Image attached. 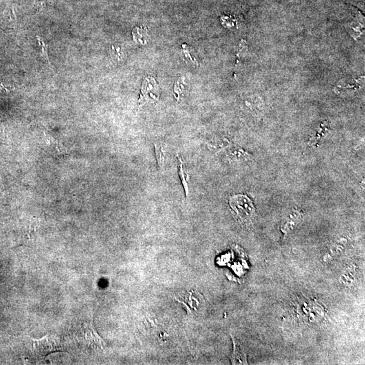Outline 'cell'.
Segmentation results:
<instances>
[{"mask_svg": "<svg viewBox=\"0 0 365 365\" xmlns=\"http://www.w3.org/2000/svg\"><path fill=\"white\" fill-rule=\"evenodd\" d=\"M229 206L233 216L241 223H248L255 216V208L253 201L244 195L231 197Z\"/></svg>", "mask_w": 365, "mask_h": 365, "instance_id": "1", "label": "cell"}, {"mask_svg": "<svg viewBox=\"0 0 365 365\" xmlns=\"http://www.w3.org/2000/svg\"><path fill=\"white\" fill-rule=\"evenodd\" d=\"M32 340V351L39 358H44L52 352L60 351L63 348L60 337L56 335H47L43 338Z\"/></svg>", "mask_w": 365, "mask_h": 365, "instance_id": "2", "label": "cell"}, {"mask_svg": "<svg viewBox=\"0 0 365 365\" xmlns=\"http://www.w3.org/2000/svg\"><path fill=\"white\" fill-rule=\"evenodd\" d=\"M159 87L154 78L149 77L144 80L139 104L143 105L146 102H156L159 100Z\"/></svg>", "mask_w": 365, "mask_h": 365, "instance_id": "3", "label": "cell"}, {"mask_svg": "<svg viewBox=\"0 0 365 365\" xmlns=\"http://www.w3.org/2000/svg\"><path fill=\"white\" fill-rule=\"evenodd\" d=\"M85 339L89 348L95 350L104 349L106 346L103 339L97 333L94 326L91 323L85 325Z\"/></svg>", "mask_w": 365, "mask_h": 365, "instance_id": "4", "label": "cell"}, {"mask_svg": "<svg viewBox=\"0 0 365 365\" xmlns=\"http://www.w3.org/2000/svg\"><path fill=\"white\" fill-rule=\"evenodd\" d=\"M177 158L180 160V167H179V175L181 180H182V185H183L184 190H185L186 197L188 198L189 196V185H188V180H189V174L185 165V163L182 161V158L178 155H177Z\"/></svg>", "mask_w": 365, "mask_h": 365, "instance_id": "5", "label": "cell"}, {"mask_svg": "<svg viewBox=\"0 0 365 365\" xmlns=\"http://www.w3.org/2000/svg\"><path fill=\"white\" fill-rule=\"evenodd\" d=\"M234 343V352H233V364H247L246 356L244 352H243L242 348H241L240 344L236 342V340L233 339Z\"/></svg>", "mask_w": 365, "mask_h": 365, "instance_id": "6", "label": "cell"}, {"mask_svg": "<svg viewBox=\"0 0 365 365\" xmlns=\"http://www.w3.org/2000/svg\"><path fill=\"white\" fill-rule=\"evenodd\" d=\"M155 153H156L157 162H158V167L160 169L164 168V163H165V157H164L163 148L162 146L159 144H155Z\"/></svg>", "mask_w": 365, "mask_h": 365, "instance_id": "7", "label": "cell"}, {"mask_svg": "<svg viewBox=\"0 0 365 365\" xmlns=\"http://www.w3.org/2000/svg\"><path fill=\"white\" fill-rule=\"evenodd\" d=\"M363 25L360 23H353L350 25V32L352 37L355 40L362 34Z\"/></svg>", "mask_w": 365, "mask_h": 365, "instance_id": "8", "label": "cell"}, {"mask_svg": "<svg viewBox=\"0 0 365 365\" xmlns=\"http://www.w3.org/2000/svg\"><path fill=\"white\" fill-rule=\"evenodd\" d=\"M36 38H37L39 45L41 46L42 56L45 58V59L47 60V63H48L49 65H50V60H49L48 58V52H48V45L45 43L41 36H36Z\"/></svg>", "mask_w": 365, "mask_h": 365, "instance_id": "9", "label": "cell"}]
</instances>
